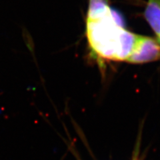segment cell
<instances>
[{
	"mask_svg": "<svg viewBox=\"0 0 160 160\" xmlns=\"http://www.w3.org/2000/svg\"><path fill=\"white\" fill-rule=\"evenodd\" d=\"M86 36L96 59L113 61H126L138 36L118 26L111 13L102 19L87 20Z\"/></svg>",
	"mask_w": 160,
	"mask_h": 160,
	"instance_id": "1",
	"label": "cell"
},
{
	"mask_svg": "<svg viewBox=\"0 0 160 160\" xmlns=\"http://www.w3.org/2000/svg\"><path fill=\"white\" fill-rule=\"evenodd\" d=\"M160 59V43L149 37L138 36L132 52L126 62L142 64Z\"/></svg>",
	"mask_w": 160,
	"mask_h": 160,
	"instance_id": "2",
	"label": "cell"
},
{
	"mask_svg": "<svg viewBox=\"0 0 160 160\" xmlns=\"http://www.w3.org/2000/svg\"><path fill=\"white\" fill-rule=\"evenodd\" d=\"M144 17L159 38L160 36V0H148L145 9Z\"/></svg>",
	"mask_w": 160,
	"mask_h": 160,
	"instance_id": "3",
	"label": "cell"
},
{
	"mask_svg": "<svg viewBox=\"0 0 160 160\" xmlns=\"http://www.w3.org/2000/svg\"><path fill=\"white\" fill-rule=\"evenodd\" d=\"M110 10L107 0H89L87 20L102 19L109 16Z\"/></svg>",
	"mask_w": 160,
	"mask_h": 160,
	"instance_id": "4",
	"label": "cell"
},
{
	"mask_svg": "<svg viewBox=\"0 0 160 160\" xmlns=\"http://www.w3.org/2000/svg\"><path fill=\"white\" fill-rule=\"evenodd\" d=\"M138 149L136 151V152L134 153V156H133V159L132 160H139L138 158Z\"/></svg>",
	"mask_w": 160,
	"mask_h": 160,
	"instance_id": "5",
	"label": "cell"
},
{
	"mask_svg": "<svg viewBox=\"0 0 160 160\" xmlns=\"http://www.w3.org/2000/svg\"><path fill=\"white\" fill-rule=\"evenodd\" d=\"M158 38H159V43H160V36H159Z\"/></svg>",
	"mask_w": 160,
	"mask_h": 160,
	"instance_id": "6",
	"label": "cell"
}]
</instances>
